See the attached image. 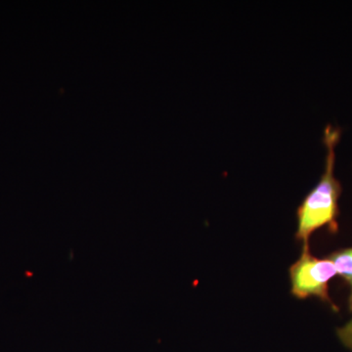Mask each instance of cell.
I'll return each instance as SVG.
<instances>
[{
  "label": "cell",
  "instance_id": "3",
  "mask_svg": "<svg viewBox=\"0 0 352 352\" xmlns=\"http://www.w3.org/2000/svg\"><path fill=\"white\" fill-rule=\"evenodd\" d=\"M327 258L335 265L337 274L349 287V307L352 311V247L338 250L329 254Z\"/></svg>",
  "mask_w": 352,
  "mask_h": 352
},
{
  "label": "cell",
  "instance_id": "2",
  "mask_svg": "<svg viewBox=\"0 0 352 352\" xmlns=\"http://www.w3.org/2000/svg\"><path fill=\"white\" fill-rule=\"evenodd\" d=\"M292 295L298 300L316 298L326 303L333 311L340 308L330 296V282L337 276L332 261L326 256L319 258L310 252L309 245L302 247V254L289 270Z\"/></svg>",
  "mask_w": 352,
  "mask_h": 352
},
{
  "label": "cell",
  "instance_id": "4",
  "mask_svg": "<svg viewBox=\"0 0 352 352\" xmlns=\"http://www.w3.org/2000/svg\"><path fill=\"white\" fill-rule=\"evenodd\" d=\"M337 336L342 346L352 352V317L344 325L337 329Z\"/></svg>",
  "mask_w": 352,
  "mask_h": 352
},
{
  "label": "cell",
  "instance_id": "1",
  "mask_svg": "<svg viewBox=\"0 0 352 352\" xmlns=\"http://www.w3.org/2000/svg\"><path fill=\"white\" fill-rule=\"evenodd\" d=\"M342 131L328 124L323 134L326 148L325 166L320 179L305 197L296 208V240L302 247L309 245V240L317 230L327 228L331 234L340 230V197L342 184L335 175L336 148L339 144Z\"/></svg>",
  "mask_w": 352,
  "mask_h": 352
}]
</instances>
